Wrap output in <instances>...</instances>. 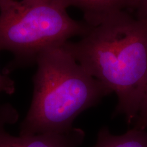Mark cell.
<instances>
[{
	"instance_id": "6",
	"label": "cell",
	"mask_w": 147,
	"mask_h": 147,
	"mask_svg": "<svg viewBox=\"0 0 147 147\" xmlns=\"http://www.w3.org/2000/svg\"><path fill=\"white\" fill-rule=\"evenodd\" d=\"M94 147H147V131L134 127L123 135L115 136L104 127L99 131Z\"/></svg>"
},
{
	"instance_id": "7",
	"label": "cell",
	"mask_w": 147,
	"mask_h": 147,
	"mask_svg": "<svg viewBox=\"0 0 147 147\" xmlns=\"http://www.w3.org/2000/svg\"><path fill=\"white\" fill-rule=\"evenodd\" d=\"M134 123H135L134 127L141 129H147V82L138 114L134 121Z\"/></svg>"
},
{
	"instance_id": "1",
	"label": "cell",
	"mask_w": 147,
	"mask_h": 147,
	"mask_svg": "<svg viewBox=\"0 0 147 147\" xmlns=\"http://www.w3.org/2000/svg\"><path fill=\"white\" fill-rule=\"evenodd\" d=\"M88 29L64 46L89 74L118 99L128 123L138 114L147 82V18L119 10L84 20Z\"/></svg>"
},
{
	"instance_id": "8",
	"label": "cell",
	"mask_w": 147,
	"mask_h": 147,
	"mask_svg": "<svg viewBox=\"0 0 147 147\" xmlns=\"http://www.w3.org/2000/svg\"><path fill=\"white\" fill-rule=\"evenodd\" d=\"M14 82L6 74H0V93H5L7 94H12L14 92Z\"/></svg>"
},
{
	"instance_id": "2",
	"label": "cell",
	"mask_w": 147,
	"mask_h": 147,
	"mask_svg": "<svg viewBox=\"0 0 147 147\" xmlns=\"http://www.w3.org/2000/svg\"><path fill=\"white\" fill-rule=\"evenodd\" d=\"M36 62L34 94L22 123L21 135L69 133L80 113L110 93L75 59L64 44L42 51Z\"/></svg>"
},
{
	"instance_id": "3",
	"label": "cell",
	"mask_w": 147,
	"mask_h": 147,
	"mask_svg": "<svg viewBox=\"0 0 147 147\" xmlns=\"http://www.w3.org/2000/svg\"><path fill=\"white\" fill-rule=\"evenodd\" d=\"M61 0H0V51L20 63L36 62L40 53L81 37L87 24L71 18Z\"/></svg>"
},
{
	"instance_id": "4",
	"label": "cell",
	"mask_w": 147,
	"mask_h": 147,
	"mask_svg": "<svg viewBox=\"0 0 147 147\" xmlns=\"http://www.w3.org/2000/svg\"><path fill=\"white\" fill-rule=\"evenodd\" d=\"M17 114L10 106L0 108V147H77L82 141L81 130L69 133H44L13 136L5 131V124L16 120Z\"/></svg>"
},
{
	"instance_id": "5",
	"label": "cell",
	"mask_w": 147,
	"mask_h": 147,
	"mask_svg": "<svg viewBox=\"0 0 147 147\" xmlns=\"http://www.w3.org/2000/svg\"><path fill=\"white\" fill-rule=\"evenodd\" d=\"M67 8L74 6L84 14V20L119 10L134 9L136 0H61Z\"/></svg>"
},
{
	"instance_id": "9",
	"label": "cell",
	"mask_w": 147,
	"mask_h": 147,
	"mask_svg": "<svg viewBox=\"0 0 147 147\" xmlns=\"http://www.w3.org/2000/svg\"><path fill=\"white\" fill-rule=\"evenodd\" d=\"M134 10L140 17L147 18V0H136Z\"/></svg>"
}]
</instances>
